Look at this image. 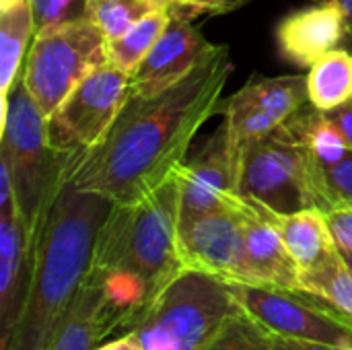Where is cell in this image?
Masks as SVG:
<instances>
[{
	"instance_id": "1",
	"label": "cell",
	"mask_w": 352,
	"mask_h": 350,
	"mask_svg": "<svg viewBox=\"0 0 352 350\" xmlns=\"http://www.w3.org/2000/svg\"><path fill=\"white\" fill-rule=\"evenodd\" d=\"M231 72L229 45H217L171 89L155 97L128 95L111 128L93 149L62 155L70 182L113 204H134L157 192L186 161L202 124L219 113Z\"/></svg>"
},
{
	"instance_id": "2",
	"label": "cell",
	"mask_w": 352,
	"mask_h": 350,
	"mask_svg": "<svg viewBox=\"0 0 352 350\" xmlns=\"http://www.w3.org/2000/svg\"><path fill=\"white\" fill-rule=\"evenodd\" d=\"M113 202L78 190L62 161L31 237V287L8 350H45L54 330L80 291L99 231Z\"/></svg>"
},
{
	"instance_id": "3",
	"label": "cell",
	"mask_w": 352,
	"mask_h": 350,
	"mask_svg": "<svg viewBox=\"0 0 352 350\" xmlns=\"http://www.w3.org/2000/svg\"><path fill=\"white\" fill-rule=\"evenodd\" d=\"M179 194L171 175L157 192L134 204H113L97 243L89 276L105 291L120 318V336L130 330L151 299L184 270L177 248Z\"/></svg>"
},
{
	"instance_id": "4",
	"label": "cell",
	"mask_w": 352,
	"mask_h": 350,
	"mask_svg": "<svg viewBox=\"0 0 352 350\" xmlns=\"http://www.w3.org/2000/svg\"><path fill=\"white\" fill-rule=\"evenodd\" d=\"M239 309L229 283L184 268L151 299L126 334L142 350H200Z\"/></svg>"
},
{
	"instance_id": "5",
	"label": "cell",
	"mask_w": 352,
	"mask_h": 350,
	"mask_svg": "<svg viewBox=\"0 0 352 350\" xmlns=\"http://www.w3.org/2000/svg\"><path fill=\"white\" fill-rule=\"evenodd\" d=\"M0 161L10 171L14 210L31 243L47 190L58 175L62 155L52 153L47 146L45 116L29 95L23 72L2 101Z\"/></svg>"
},
{
	"instance_id": "6",
	"label": "cell",
	"mask_w": 352,
	"mask_h": 350,
	"mask_svg": "<svg viewBox=\"0 0 352 350\" xmlns=\"http://www.w3.org/2000/svg\"><path fill=\"white\" fill-rule=\"evenodd\" d=\"M107 62V37L87 17L35 33L23 62V83L41 113L50 118L91 72Z\"/></svg>"
},
{
	"instance_id": "7",
	"label": "cell",
	"mask_w": 352,
	"mask_h": 350,
	"mask_svg": "<svg viewBox=\"0 0 352 350\" xmlns=\"http://www.w3.org/2000/svg\"><path fill=\"white\" fill-rule=\"evenodd\" d=\"M239 194L268 215L316 208L307 149L276 128L239 151Z\"/></svg>"
},
{
	"instance_id": "8",
	"label": "cell",
	"mask_w": 352,
	"mask_h": 350,
	"mask_svg": "<svg viewBox=\"0 0 352 350\" xmlns=\"http://www.w3.org/2000/svg\"><path fill=\"white\" fill-rule=\"evenodd\" d=\"M241 309L270 334L352 350V322L303 289L229 283Z\"/></svg>"
},
{
	"instance_id": "9",
	"label": "cell",
	"mask_w": 352,
	"mask_h": 350,
	"mask_svg": "<svg viewBox=\"0 0 352 350\" xmlns=\"http://www.w3.org/2000/svg\"><path fill=\"white\" fill-rule=\"evenodd\" d=\"M130 95V74L113 64L91 72L45 118L47 146L56 155H80L93 149L111 128Z\"/></svg>"
},
{
	"instance_id": "10",
	"label": "cell",
	"mask_w": 352,
	"mask_h": 350,
	"mask_svg": "<svg viewBox=\"0 0 352 350\" xmlns=\"http://www.w3.org/2000/svg\"><path fill=\"white\" fill-rule=\"evenodd\" d=\"M173 177L179 194L177 231L204 215L239 210L245 204L239 194V159L229 144L225 124L196 157L175 169Z\"/></svg>"
},
{
	"instance_id": "11",
	"label": "cell",
	"mask_w": 352,
	"mask_h": 350,
	"mask_svg": "<svg viewBox=\"0 0 352 350\" xmlns=\"http://www.w3.org/2000/svg\"><path fill=\"white\" fill-rule=\"evenodd\" d=\"M305 103H309L307 74L260 76L221 99L219 113L225 116L223 124L237 159L248 142L272 134Z\"/></svg>"
},
{
	"instance_id": "12",
	"label": "cell",
	"mask_w": 352,
	"mask_h": 350,
	"mask_svg": "<svg viewBox=\"0 0 352 350\" xmlns=\"http://www.w3.org/2000/svg\"><path fill=\"white\" fill-rule=\"evenodd\" d=\"M243 206L239 210L204 215L177 231L184 268L212 274L225 283H248L241 227Z\"/></svg>"
},
{
	"instance_id": "13",
	"label": "cell",
	"mask_w": 352,
	"mask_h": 350,
	"mask_svg": "<svg viewBox=\"0 0 352 350\" xmlns=\"http://www.w3.org/2000/svg\"><path fill=\"white\" fill-rule=\"evenodd\" d=\"M217 50L202 31L179 14H171L165 33L130 74V95L155 97L184 80Z\"/></svg>"
},
{
	"instance_id": "14",
	"label": "cell",
	"mask_w": 352,
	"mask_h": 350,
	"mask_svg": "<svg viewBox=\"0 0 352 350\" xmlns=\"http://www.w3.org/2000/svg\"><path fill=\"white\" fill-rule=\"evenodd\" d=\"M33 256L16 212L0 215V350H8L31 287Z\"/></svg>"
},
{
	"instance_id": "15",
	"label": "cell",
	"mask_w": 352,
	"mask_h": 350,
	"mask_svg": "<svg viewBox=\"0 0 352 350\" xmlns=\"http://www.w3.org/2000/svg\"><path fill=\"white\" fill-rule=\"evenodd\" d=\"M241 227L248 272L245 285L299 289V268L270 215L248 202L241 210Z\"/></svg>"
},
{
	"instance_id": "16",
	"label": "cell",
	"mask_w": 352,
	"mask_h": 350,
	"mask_svg": "<svg viewBox=\"0 0 352 350\" xmlns=\"http://www.w3.org/2000/svg\"><path fill=\"white\" fill-rule=\"evenodd\" d=\"M276 41L285 60L311 68L322 56L346 41V25L338 8L314 4L285 17L276 29Z\"/></svg>"
},
{
	"instance_id": "17",
	"label": "cell",
	"mask_w": 352,
	"mask_h": 350,
	"mask_svg": "<svg viewBox=\"0 0 352 350\" xmlns=\"http://www.w3.org/2000/svg\"><path fill=\"white\" fill-rule=\"evenodd\" d=\"M120 336V318L103 287L87 274L74 301L58 322L50 350H95L101 340Z\"/></svg>"
},
{
	"instance_id": "18",
	"label": "cell",
	"mask_w": 352,
	"mask_h": 350,
	"mask_svg": "<svg viewBox=\"0 0 352 350\" xmlns=\"http://www.w3.org/2000/svg\"><path fill=\"white\" fill-rule=\"evenodd\" d=\"M299 272L322 264L336 252L328 219L318 208H305L293 215H270Z\"/></svg>"
},
{
	"instance_id": "19",
	"label": "cell",
	"mask_w": 352,
	"mask_h": 350,
	"mask_svg": "<svg viewBox=\"0 0 352 350\" xmlns=\"http://www.w3.org/2000/svg\"><path fill=\"white\" fill-rule=\"evenodd\" d=\"M35 37L29 0H0V99L4 101L23 72Z\"/></svg>"
},
{
	"instance_id": "20",
	"label": "cell",
	"mask_w": 352,
	"mask_h": 350,
	"mask_svg": "<svg viewBox=\"0 0 352 350\" xmlns=\"http://www.w3.org/2000/svg\"><path fill=\"white\" fill-rule=\"evenodd\" d=\"M309 103L322 111L352 99V52L336 47L322 56L307 72Z\"/></svg>"
},
{
	"instance_id": "21",
	"label": "cell",
	"mask_w": 352,
	"mask_h": 350,
	"mask_svg": "<svg viewBox=\"0 0 352 350\" xmlns=\"http://www.w3.org/2000/svg\"><path fill=\"white\" fill-rule=\"evenodd\" d=\"M299 289L318 295L352 322V270L338 248L322 264L299 272Z\"/></svg>"
},
{
	"instance_id": "22",
	"label": "cell",
	"mask_w": 352,
	"mask_h": 350,
	"mask_svg": "<svg viewBox=\"0 0 352 350\" xmlns=\"http://www.w3.org/2000/svg\"><path fill=\"white\" fill-rule=\"evenodd\" d=\"M169 19H171L169 8L155 10L146 14L142 21H138L136 25H132L120 37L109 39L107 41L109 64L118 66L126 74H132L136 66L144 60V56L155 47L159 37L165 33Z\"/></svg>"
},
{
	"instance_id": "23",
	"label": "cell",
	"mask_w": 352,
	"mask_h": 350,
	"mask_svg": "<svg viewBox=\"0 0 352 350\" xmlns=\"http://www.w3.org/2000/svg\"><path fill=\"white\" fill-rule=\"evenodd\" d=\"M314 169V202L324 215L340 208H352V149L334 163L318 165Z\"/></svg>"
},
{
	"instance_id": "24",
	"label": "cell",
	"mask_w": 352,
	"mask_h": 350,
	"mask_svg": "<svg viewBox=\"0 0 352 350\" xmlns=\"http://www.w3.org/2000/svg\"><path fill=\"white\" fill-rule=\"evenodd\" d=\"M167 8L165 0H89V19L109 39L120 37L146 14Z\"/></svg>"
},
{
	"instance_id": "25",
	"label": "cell",
	"mask_w": 352,
	"mask_h": 350,
	"mask_svg": "<svg viewBox=\"0 0 352 350\" xmlns=\"http://www.w3.org/2000/svg\"><path fill=\"white\" fill-rule=\"evenodd\" d=\"M200 350H274V334L245 309H239Z\"/></svg>"
},
{
	"instance_id": "26",
	"label": "cell",
	"mask_w": 352,
	"mask_h": 350,
	"mask_svg": "<svg viewBox=\"0 0 352 350\" xmlns=\"http://www.w3.org/2000/svg\"><path fill=\"white\" fill-rule=\"evenodd\" d=\"M35 33L64 23L87 19L89 0H29Z\"/></svg>"
},
{
	"instance_id": "27",
	"label": "cell",
	"mask_w": 352,
	"mask_h": 350,
	"mask_svg": "<svg viewBox=\"0 0 352 350\" xmlns=\"http://www.w3.org/2000/svg\"><path fill=\"white\" fill-rule=\"evenodd\" d=\"M171 14H179L184 19H196L200 14H227L250 0H165Z\"/></svg>"
},
{
	"instance_id": "28",
	"label": "cell",
	"mask_w": 352,
	"mask_h": 350,
	"mask_svg": "<svg viewBox=\"0 0 352 350\" xmlns=\"http://www.w3.org/2000/svg\"><path fill=\"white\" fill-rule=\"evenodd\" d=\"M332 237L340 252H352V208H340L326 215Z\"/></svg>"
},
{
	"instance_id": "29",
	"label": "cell",
	"mask_w": 352,
	"mask_h": 350,
	"mask_svg": "<svg viewBox=\"0 0 352 350\" xmlns=\"http://www.w3.org/2000/svg\"><path fill=\"white\" fill-rule=\"evenodd\" d=\"M326 116L334 122V126L338 128V132L342 134V138L352 149V99H349L346 103H342L336 109L326 111Z\"/></svg>"
},
{
	"instance_id": "30",
	"label": "cell",
	"mask_w": 352,
	"mask_h": 350,
	"mask_svg": "<svg viewBox=\"0 0 352 350\" xmlns=\"http://www.w3.org/2000/svg\"><path fill=\"white\" fill-rule=\"evenodd\" d=\"M274 350H351V349H342V347H330V344L311 342V340H299V338L274 336Z\"/></svg>"
},
{
	"instance_id": "31",
	"label": "cell",
	"mask_w": 352,
	"mask_h": 350,
	"mask_svg": "<svg viewBox=\"0 0 352 350\" xmlns=\"http://www.w3.org/2000/svg\"><path fill=\"white\" fill-rule=\"evenodd\" d=\"M316 4H328V6H334L340 10L342 19H344V25H346V39L351 43L352 52V0H311Z\"/></svg>"
},
{
	"instance_id": "32",
	"label": "cell",
	"mask_w": 352,
	"mask_h": 350,
	"mask_svg": "<svg viewBox=\"0 0 352 350\" xmlns=\"http://www.w3.org/2000/svg\"><path fill=\"white\" fill-rule=\"evenodd\" d=\"M95 350H142L140 344L132 338V334H122V336H116L103 344H99Z\"/></svg>"
},
{
	"instance_id": "33",
	"label": "cell",
	"mask_w": 352,
	"mask_h": 350,
	"mask_svg": "<svg viewBox=\"0 0 352 350\" xmlns=\"http://www.w3.org/2000/svg\"><path fill=\"white\" fill-rule=\"evenodd\" d=\"M338 252H340V250H338ZM340 254H342L344 262L349 264V268H351V270H352V252H340Z\"/></svg>"
},
{
	"instance_id": "34",
	"label": "cell",
	"mask_w": 352,
	"mask_h": 350,
	"mask_svg": "<svg viewBox=\"0 0 352 350\" xmlns=\"http://www.w3.org/2000/svg\"><path fill=\"white\" fill-rule=\"evenodd\" d=\"M45 350H50V349H45Z\"/></svg>"
}]
</instances>
